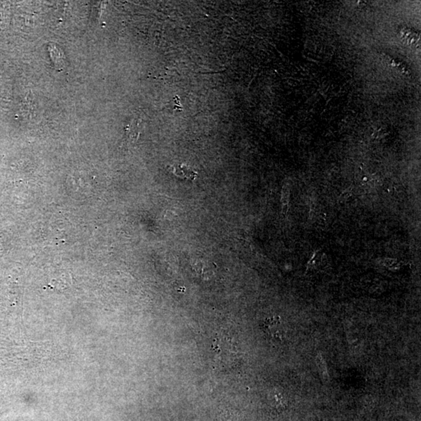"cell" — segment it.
<instances>
[{
	"label": "cell",
	"instance_id": "1",
	"mask_svg": "<svg viewBox=\"0 0 421 421\" xmlns=\"http://www.w3.org/2000/svg\"><path fill=\"white\" fill-rule=\"evenodd\" d=\"M216 346L214 350L216 352V361L221 366L231 367L232 362L236 360V347L232 346V343L228 341L217 339L214 342Z\"/></svg>",
	"mask_w": 421,
	"mask_h": 421
},
{
	"label": "cell",
	"instance_id": "2",
	"mask_svg": "<svg viewBox=\"0 0 421 421\" xmlns=\"http://www.w3.org/2000/svg\"><path fill=\"white\" fill-rule=\"evenodd\" d=\"M263 329L268 336L282 340L286 335V327L279 316L268 317L263 323Z\"/></svg>",
	"mask_w": 421,
	"mask_h": 421
},
{
	"label": "cell",
	"instance_id": "3",
	"mask_svg": "<svg viewBox=\"0 0 421 421\" xmlns=\"http://www.w3.org/2000/svg\"><path fill=\"white\" fill-rule=\"evenodd\" d=\"M315 362H316V365H317L319 375H320V378L322 380V382L324 384L328 383L330 381V378L328 371H327V364H326L325 360L323 358V356H321L320 353H317L316 359H315Z\"/></svg>",
	"mask_w": 421,
	"mask_h": 421
},
{
	"label": "cell",
	"instance_id": "4",
	"mask_svg": "<svg viewBox=\"0 0 421 421\" xmlns=\"http://www.w3.org/2000/svg\"><path fill=\"white\" fill-rule=\"evenodd\" d=\"M290 186L285 185L282 191V198H281V203H282V211L283 215L286 216L288 212L289 203H290Z\"/></svg>",
	"mask_w": 421,
	"mask_h": 421
},
{
	"label": "cell",
	"instance_id": "5",
	"mask_svg": "<svg viewBox=\"0 0 421 421\" xmlns=\"http://www.w3.org/2000/svg\"><path fill=\"white\" fill-rule=\"evenodd\" d=\"M269 398H270V400L272 404L276 406V407H284L285 404H286V400H285L283 393L279 392V391L276 390V389H274L272 392H271Z\"/></svg>",
	"mask_w": 421,
	"mask_h": 421
}]
</instances>
